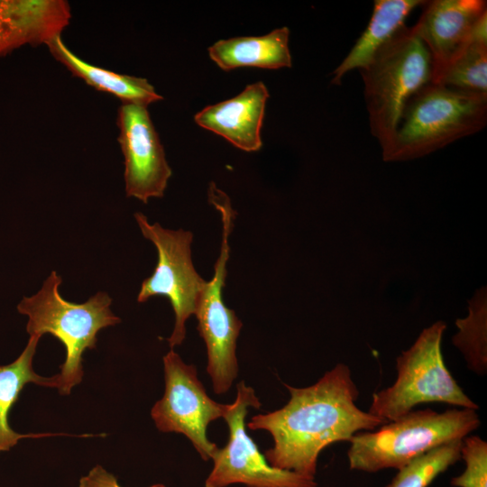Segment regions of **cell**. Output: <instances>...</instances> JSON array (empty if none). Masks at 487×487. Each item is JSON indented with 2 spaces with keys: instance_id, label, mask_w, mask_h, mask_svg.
<instances>
[{
  "instance_id": "52a82bcc",
  "label": "cell",
  "mask_w": 487,
  "mask_h": 487,
  "mask_svg": "<svg viewBox=\"0 0 487 487\" xmlns=\"http://www.w3.org/2000/svg\"><path fill=\"white\" fill-rule=\"evenodd\" d=\"M208 202L219 212L222 221V241L214 274L198 298L195 316L198 330L203 338L207 354V372L216 394L227 392L238 375L236 343L243 326L235 312L229 308L223 299L226 279V264L230 256L229 237L234 228L235 211L229 197L210 183Z\"/></svg>"
},
{
  "instance_id": "8992f818",
  "label": "cell",
  "mask_w": 487,
  "mask_h": 487,
  "mask_svg": "<svg viewBox=\"0 0 487 487\" xmlns=\"http://www.w3.org/2000/svg\"><path fill=\"white\" fill-rule=\"evenodd\" d=\"M446 326L437 321L425 328L413 345L396 360L395 382L372 395L369 413L387 422L423 403L442 402L478 409L446 368L441 341Z\"/></svg>"
},
{
  "instance_id": "7402d4cb",
  "label": "cell",
  "mask_w": 487,
  "mask_h": 487,
  "mask_svg": "<svg viewBox=\"0 0 487 487\" xmlns=\"http://www.w3.org/2000/svg\"><path fill=\"white\" fill-rule=\"evenodd\" d=\"M465 470L452 478L455 487H487V443L478 436H464L460 447Z\"/></svg>"
},
{
  "instance_id": "5bb4252c",
  "label": "cell",
  "mask_w": 487,
  "mask_h": 487,
  "mask_svg": "<svg viewBox=\"0 0 487 487\" xmlns=\"http://www.w3.org/2000/svg\"><path fill=\"white\" fill-rule=\"evenodd\" d=\"M70 18L64 0H0V56L23 45L45 44Z\"/></svg>"
},
{
  "instance_id": "3957f363",
  "label": "cell",
  "mask_w": 487,
  "mask_h": 487,
  "mask_svg": "<svg viewBox=\"0 0 487 487\" xmlns=\"http://www.w3.org/2000/svg\"><path fill=\"white\" fill-rule=\"evenodd\" d=\"M487 123V96L428 83L407 101L384 161L423 157L482 130Z\"/></svg>"
},
{
  "instance_id": "ffe728a7",
  "label": "cell",
  "mask_w": 487,
  "mask_h": 487,
  "mask_svg": "<svg viewBox=\"0 0 487 487\" xmlns=\"http://www.w3.org/2000/svg\"><path fill=\"white\" fill-rule=\"evenodd\" d=\"M435 84L487 96V43L471 40Z\"/></svg>"
},
{
  "instance_id": "30bf717a",
  "label": "cell",
  "mask_w": 487,
  "mask_h": 487,
  "mask_svg": "<svg viewBox=\"0 0 487 487\" xmlns=\"http://www.w3.org/2000/svg\"><path fill=\"white\" fill-rule=\"evenodd\" d=\"M165 391L152 408L156 427L188 437L204 461L212 459L218 446L207 436L208 425L224 418L229 404L213 400L198 378L197 368L185 363L171 349L163 356Z\"/></svg>"
},
{
  "instance_id": "9a60e30c",
  "label": "cell",
  "mask_w": 487,
  "mask_h": 487,
  "mask_svg": "<svg viewBox=\"0 0 487 487\" xmlns=\"http://www.w3.org/2000/svg\"><path fill=\"white\" fill-rule=\"evenodd\" d=\"M289 30L280 27L262 36L219 40L207 49L210 59L223 70L241 67L278 69L291 67Z\"/></svg>"
},
{
  "instance_id": "8fae6325",
  "label": "cell",
  "mask_w": 487,
  "mask_h": 487,
  "mask_svg": "<svg viewBox=\"0 0 487 487\" xmlns=\"http://www.w3.org/2000/svg\"><path fill=\"white\" fill-rule=\"evenodd\" d=\"M118 142L124 158L127 197L148 203L161 198L172 170L151 119L148 106L122 103L117 112Z\"/></svg>"
},
{
  "instance_id": "5b68a950",
  "label": "cell",
  "mask_w": 487,
  "mask_h": 487,
  "mask_svg": "<svg viewBox=\"0 0 487 487\" xmlns=\"http://www.w3.org/2000/svg\"><path fill=\"white\" fill-rule=\"evenodd\" d=\"M369 124L381 148L391 142L407 101L431 82V59L413 26H403L359 69Z\"/></svg>"
},
{
  "instance_id": "4fadbf2b",
  "label": "cell",
  "mask_w": 487,
  "mask_h": 487,
  "mask_svg": "<svg viewBox=\"0 0 487 487\" xmlns=\"http://www.w3.org/2000/svg\"><path fill=\"white\" fill-rule=\"evenodd\" d=\"M269 92L259 81L249 84L236 96L207 106L198 112L195 122L245 152L262 147L261 129Z\"/></svg>"
},
{
  "instance_id": "603a6c76",
  "label": "cell",
  "mask_w": 487,
  "mask_h": 487,
  "mask_svg": "<svg viewBox=\"0 0 487 487\" xmlns=\"http://www.w3.org/2000/svg\"><path fill=\"white\" fill-rule=\"evenodd\" d=\"M78 487H122L116 477L103 466L96 464L87 475L79 480ZM149 487H165L162 483H155Z\"/></svg>"
},
{
  "instance_id": "7c38bea8",
  "label": "cell",
  "mask_w": 487,
  "mask_h": 487,
  "mask_svg": "<svg viewBox=\"0 0 487 487\" xmlns=\"http://www.w3.org/2000/svg\"><path fill=\"white\" fill-rule=\"evenodd\" d=\"M413 26L428 50L432 83H437L446 69L471 41L472 30L487 13L483 0L426 1Z\"/></svg>"
},
{
  "instance_id": "ac0fdd59",
  "label": "cell",
  "mask_w": 487,
  "mask_h": 487,
  "mask_svg": "<svg viewBox=\"0 0 487 487\" xmlns=\"http://www.w3.org/2000/svg\"><path fill=\"white\" fill-rule=\"evenodd\" d=\"M40 339L41 337L37 335H30L19 357L9 364L0 365V453L9 451L23 438L67 435L60 433L20 434L13 430L8 422L9 413L27 383L55 388L53 376H40L32 368L33 356Z\"/></svg>"
},
{
  "instance_id": "2e32d148",
  "label": "cell",
  "mask_w": 487,
  "mask_h": 487,
  "mask_svg": "<svg viewBox=\"0 0 487 487\" xmlns=\"http://www.w3.org/2000/svg\"><path fill=\"white\" fill-rule=\"evenodd\" d=\"M45 44L51 54L73 75L96 90L121 99L122 103H136L148 106L163 99L144 78L119 74L82 60L69 49L60 34L54 36Z\"/></svg>"
},
{
  "instance_id": "7a4b0ae2",
  "label": "cell",
  "mask_w": 487,
  "mask_h": 487,
  "mask_svg": "<svg viewBox=\"0 0 487 487\" xmlns=\"http://www.w3.org/2000/svg\"><path fill=\"white\" fill-rule=\"evenodd\" d=\"M61 277L52 271L36 294L21 300L17 310L28 317L30 335L51 334L64 345L66 358L53 379L55 389L65 396L81 382L83 354L96 348L98 332L121 319L111 311L112 299L107 293L97 292L84 303H74L61 297Z\"/></svg>"
},
{
  "instance_id": "d6986e66",
  "label": "cell",
  "mask_w": 487,
  "mask_h": 487,
  "mask_svg": "<svg viewBox=\"0 0 487 487\" xmlns=\"http://www.w3.org/2000/svg\"><path fill=\"white\" fill-rule=\"evenodd\" d=\"M468 303V316L456 319L458 332L452 341L463 353L468 368L484 375L487 369L486 288H481Z\"/></svg>"
},
{
  "instance_id": "6da1fadb",
  "label": "cell",
  "mask_w": 487,
  "mask_h": 487,
  "mask_svg": "<svg viewBox=\"0 0 487 487\" xmlns=\"http://www.w3.org/2000/svg\"><path fill=\"white\" fill-rule=\"evenodd\" d=\"M284 386L290 393L288 403L253 416L247 424L251 430L271 435L273 446L264 456L277 469L315 478L324 448L387 423L355 405L359 391L345 364L338 363L311 386Z\"/></svg>"
},
{
  "instance_id": "ba28073f",
  "label": "cell",
  "mask_w": 487,
  "mask_h": 487,
  "mask_svg": "<svg viewBox=\"0 0 487 487\" xmlns=\"http://www.w3.org/2000/svg\"><path fill=\"white\" fill-rule=\"evenodd\" d=\"M134 218L144 238L156 247L158 261L152 274L141 285L137 301L142 303L154 296L169 299L175 314V324L168 338L171 349L186 337V322L195 314L198 298L206 285L191 258L193 234L190 231L163 228L159 223H149L142 213Z\"/></svg>"
},
{
  "instance_id": "44dd1931",
  "label": "cell",
  "mask_w": 487,
  "mask_h": 487,
  "mask_svg": "<svg viewBox=\"0 0 487 487\" xmlns=\"http://www.w3.org/2000/svg\"><path fill=\"white\" fill-rule=\"evenodd\" d=\"M457 460V453L452 446L448 444L439 446L398 470L395 477L386 487H427Z\"/></svg>"
},
{
  "instance_id": "277c9868",
  "label": "cell",
  "mask_w": 487,
  "mask_h": 487,
  "mask_svg": "<svg viewBox=\"0 0 487 487\" xmlns=\"http://www.w3.org/2000/svg\"><path fill=\"white\" fill-rule=\"evenodd\" d=\"M480 426L475 409L410 410L372 432H358L347 451L352 470H400L413 459L446 443L462 439Z\"/></svg>"
},
{
  "instance_id": "e0dca14e",
  "label": "cell",
  "mask_w": 487,
  "mask_h": 487,
  "mask_svg": "<svg viewBox=\"0 0 487 487\" xmlns=\"http://www.w3.org/2000/svg\"><path fill=\"white\" fill-rule=\"evenodd\" d=\"M426 1L376 0L369 24L349 53L333 72L334 85H340L343 77L353 69L367 66L376 52L403 26L409 14Z\"/></svg>"
},
{
  "instance_id": "9c48e42d",
  "label": "cell",
  "mask_w": 487,
  "mask_h": 487,
  "mask_svg": "<svg viewBox=\"0 0 487 487\" xmlns=\"http://www.w3.org/2000/svg\"><path fill=\"white\" fill-rule=\"evenodd\" d=\"M261 402L254 390L244 381L236 385V397L224 416L229 436L223 448L214 454L213 468L205 487H317L315 478L272 467L245 430L248 408L258 409Z\"/></svg>"
}]
</instances>
